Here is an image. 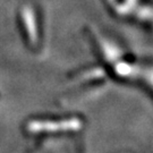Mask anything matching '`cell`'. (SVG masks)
Masks as SVG:
<instances>
[{
  "instance_id": "1",
  "label": "cell",
  "mask_w": 153,
  "mask_h": 153,
  "mask_svg": "<svg viewBox=\"0 0 153 153\" xmlns=\"http://www.w3.org/2000/svg\"><path fill=\"white\" fill-rule=\"evenodd\" d=\"M23 21L25 23V26L27 27L28 36L31 39L32 43H36L38 40V32H36V24H35V19H34V15L31 8L25 7L23 9Z\"/></svg>"
},
{
  "instance_id": "2",
  "label": "cell",
  "mask_w": 153,
  "mask_h": 153,
  "mask_svg": "<svg viewBox=\"0 0 153 153\" xmlns=\"http://www.w3.org/2000/svg\"><path fill=\"white\" fill-rule=\"evenodd\" d=\"M79 121L78 120H68V121H62L61 125H56V124H42V123H32L31 125L28 126L30 129L32 131H41V129H56L58 127H61V128H65V129H71V128H79Z\"/></svg>"
}]
</instances>
